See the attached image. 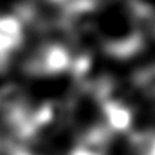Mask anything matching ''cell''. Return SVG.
I'll return each instance as SVG.
<instances>
[{
  "label": "cell",
  "instance_id": "obj_2",
  "mask_svg": "<svg viewBox=\"0 0 155 155\" xmlns=\"http://www.w3.org/2000/svg\"><path fill=\"white\" fill-rule=\"evenodd\" d=\"M135 147L139 155H155V134H142L137 137Z\"/></svg>",
  "mask_w": 155,
  "mask_h": 155
},
{
  "label": "cell",
  "instance_id": "obj_1",
  "mask_svg": "<svg viewBox=\"0 0 155 155\" xmlns=\"http://www.w3.org/2000/svg\"><path fill=\"white\" fill-rule=\"evenodd\" d=\"M105 114L108 116V121L114 128L116 129H127L131 122V115L125 106L119 105L116 102H106L105 105Z\"/></svg>",
  "mask_w": 155,
  "mask_h": 155
}]
</instances>
